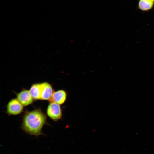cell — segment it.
<instances>
[{
  "instance_id": "obj_5",
  "label": "cell",
  "mask_w": 154,
  "mask_h": 154,
  "mask_svg": "<svg viewBox=\"0 0 154 154\" xmlns=\"http://www.w3.org/2000/svg\"><path fill=\"white\" fill-rule=\"evenodd\" d=\"M41 100L50 101L54 92L52 86L48 83L45 82L41 83Z\"/></svg>"
},
{
  "instance_id": "obj_3",
  "label": "cell",
  "mask_w": 154,
  "mask_h": 154,
  "mask_svg": "<svg viewBox=\"0 0 154 154\" xmlns=\"http://www.w3.org/2000/svg\"><path fill=\"white\" fill-rule=\"evenodd\" d=\"M23 106L17 98L11 100L7 106V112L9 115L19 114L23 111Z\"/></svg>"
},
{
  "instance_id": "obj_2",
  "label": "cell",
  "mask_w": 154,
  "mask_h": 154,
  "mask_svg": "<svg viewBox=\"0 0 154 154\" xmlns=\"http://www.w3.org/2000/svg\"><path fill=\"white\" fill-rule=\"evenodd\" d=\"M48 116L54 121H57L61 118L62 110L60 105L50 101L47 109Z\"/></svg>"
},
{
  "instance_id": "obj_4",
  "label": "cell",
  "mask_w": 154,
  "mask_h": 154,
  "mask_svg": "<svg viewBox=\"0 0 154 154\" xmlns=\"http://www.w3.org/2000/svg\"><path fill=\"white\" fill-rule=\"evenodd\" d=\"M16 94L17 98L23 106H28L33 103L34 99L29 90L24 89Z\"/></svg>"
},
{
  "instance_id": "obj_1",
  "label": "cell",
  "mask_w": 154,
  "mask_h": 154,
  "mask_svg": "<svg viewBox=\"0 0 154 154\" xmlns=\"http://www.w3.org/2000/svg\"><path fill=\"white\" fill-rule=\"evenodd\" d=\"M47 117L39 108L27 111L23 117L22 128L30 135L38 136L42 134V129L46 123Z\"/></svg>"
},
{
  "instance_id": "obj_8",
  "label": "cell",
  "mask_w": 154,
  "mask_h": 154,
  "mask_svg": "<svg viewBox=\"0 0 154 154\" xmlns=\"http://www.w3.org/2000/svg\"><path fill=\"white\" fill-rule=\"evenodd\" d=\"M154 2L151 0H139L138 7L139 9L144 11H148L152 9Z\"/></svg>"
},
{
  "instance_id": "obj_9",
  "label": "cell",
  "mask_w": 154,
  "mask_h": 154,
  "mask_svg": "<svg viewBox=\"0 0 154 154\" xmlns=\"http://www.w3.org/2000/svg\"><path fill=\"white\" fill-rule=\"evenodd\" d=\"M151 0L154 2V0Z\"/></svg>"
},
{
  "instance_id": "obj_6",
  "label": "cell",
  "mask_w": 154,
  "mask_h": 154,
  "mask_svg": "<svg viewBox=\"0 0 154 154\" xmlns=\"http://www.w3.org/2000/svg\"><path fill=\"white\" fill-rule=\"evenodd\" d=\"M67 96L66 91L63 90H59L54 92L50 102H53L59 105H61L66 101Z\"/></svg>"
},
{
  "instance_id": "obj_7",
  "label": "cell",
  "mask_w": 154,
  "mask_h": 154,
  "mask_svg": "<svg viewBox=\"0 0 154 154\" xmlns=\"http://www.w3.org/2000/svg\"><path fill=\"white\" fill-rule=\"evenodd\" d=\"M30 93L34 100H41V83L33 84L29 90Z\"/></svg>"
}]
</instances>
